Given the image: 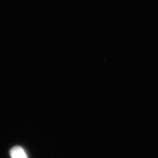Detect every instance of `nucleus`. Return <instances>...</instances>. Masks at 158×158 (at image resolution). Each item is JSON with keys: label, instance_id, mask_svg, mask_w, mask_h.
Instances as JSON below:
<instances>
[{"label": "nucleus", "instance_id": "nucleus-1", "mask_svg": "<svg viewBox=\"0 0 158 158\" xmlns=\"http://www.w3.org/2000/svg\"><path fill=\"white\" fill-rule=\"evenodd\" d=\"M10 156L11 158H27V155L25 149L19 146L12 148L10 150Z\"/></svg>", "mask_w": 158, "mask_h": 158}]
</instances>
